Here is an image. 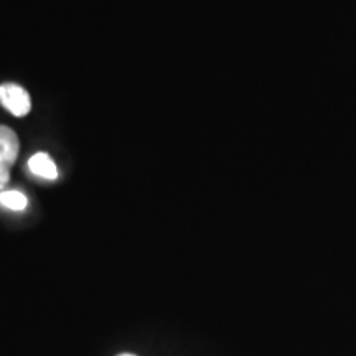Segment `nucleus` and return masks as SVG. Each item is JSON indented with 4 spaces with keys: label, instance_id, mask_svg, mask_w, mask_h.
Listing matches in <instances>:
<instances>
[{
    "label": "nucleus",
    "instance_id": "obj_4",
    "mask_svg": "<svg viewBox=\"0 0 356 356\" xmlns=\"http://www.w3.org/2000/svg\"><path fill=\"white\" fill-rule=\"evenodd\" d=\"M0 204L12 211H24L26 208V197L22 191L8 190L0 193Z\"/></svg>",
    "mask_w": 356,
    "mask_h": 356
},
{
    "label": "nucleus",
    "instance_id": "obj_3",
    "mask_svg": "<svg viewBox=\"0 0 356 356\" xmlns=\"http://www.w3.org/2000/svg\"><path fill=\"white\" fill-rule=\"evenodd\" d=\"M29 168L33 175L44 178V180H55V178H58V168L51 157H48V154L38 152L33 157H30Z\"/></svg>",
    "mask_w": 356,
    "mask_h": 356
},
{
    "label": "nucleus",
    "instance_id": "obj_1",
    "mask_svg": "<svg viewBox=\"0 0 356 356\" xmlns=\"http://www.w3.org/2000/svg\"><path fill=\"white\" fill-rule=\"evenodd\" d=\"M20 152V142L10 127L0 126V191L10 180V170Z\"/></svg>",
    "mask_w": 356,
    "mask_h": 356
},
{
    "label": "nucleus",
    "instance_id": "obj_2",
    "mask_svg": "<svg viewBox=\"0 0 356 356\" xmlns=\"http://www.w3.org/2000/svg\"><path fill=\"white\" fill-rule=\"evenodd\" d=\"M0 104L15 118H25L32 109V99L26 89L15 83L0 84Z\"/></svg>",
    "mask_w": 356,
    "mask_h": 356
},
{
    "label": "nucleus",
    "instance_id": "obj_5",
    "mask_svg": "<svg viewBox=\"0 0 356 356\" xmlns=\"http://www.w3.org/2000/svg\"><path fill=\"white\" fill-rule=\"evenodd\" d=\"M119 356H136V355H131V353H122V355H119Z\"/></svg>",
    "mask_w": 356,
    "mask_h": 356
}]
</instances>
